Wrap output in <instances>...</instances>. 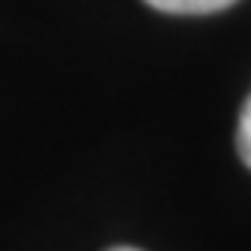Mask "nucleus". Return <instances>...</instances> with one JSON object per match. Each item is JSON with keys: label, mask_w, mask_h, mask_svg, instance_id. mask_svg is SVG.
Returning <instances> with one entry per match:
<instances>
[{"label": "nucleus", "mask_w": 251, "mask_h": 251, "mask_svg": "<svg viewBox=\"0 0 251 251\" xmlns=\"http://www.w3.org/2000/svg\"><path fill=\"white\" fill-rule=\"evenodd\" d=\"M109 251H139V248H127V245H118V248H109Z\"/></svg>", "instance_id": "3"}, {"label": "nucleus", "mask_w": 251, "mask_h": 251, "mask_svg": "<svg viewBox=\"0 0 251 251\" xmlns=\"http://www.w3.org/2000/svg\"><path fill=\"white\" fill-rule=\"evenodd\" d=\"M236 151L242 157V164L251 170V100L245 103V109L239 115V127H236Z\"/></svg>", "instance_id": "2"}, {"label": "nucleus", "mask_w": 251, "mask_h": 251, "mask_svg": "<svg viewBox=\"0 0 251 251\" xmlns=\"http://www.w3.org/2000/svg\"><path fill=\"white\" fill-rule=\"evenodd\" d=\"M146 3L170 15H209L233 6L236 0H146Z\"/></svg>", "instance_id": "1"}]
</instances>
